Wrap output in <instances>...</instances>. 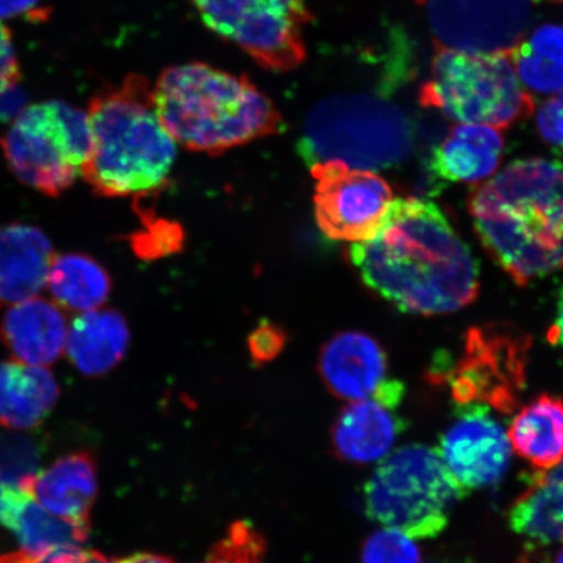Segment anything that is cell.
I'll list each match as a JSON object with an SVG mask.
<instances>
[{
    "instance_id": "cell-1",
    "label": "cell",
    "mask_w": 563,
    "mask_h": 563,
    "mask_svg": "<svg viewBox=\"0 0 563 563\" xmlns=\"http://www.w3.org/2000/svg\"><path fill=\"white\" fill-rule=\"evenodd\" d=\"M350 258L365 285L400 311H460L478 295V266L434 202L393 200L367 241L352 243Z\"/></svg>"
},
{
    "instance_id": "cell-2",
    "label": "cell",
    "mask_w": 563,
    "mask_h": 563,
    "mask_svg": "<svg viewBox=\"0 0 563 563\" xmlns=\"http://www.w3.org/2000/svg\"><path fill=\"white\" fill-rule=\"evenodd\" d=\"M468 209L485 251L518 286L563 269L561 162H512L474 189Z\"/></svg>"
},
{
    "instance_id": "cell-3",
    "label": "cell",
    "mask_w": 563,
    "mask_h": 563,
    "mask_svg": "<svg viewBox=\"0 0 563 563\" xmlns=\"http://www.w3.org/2000/svg\"><path fill=\"white\" fill-rule=\"evenodd\" d=\"M153 102L168 135L188 151L221 154L282 129L276 104L249 77L206 63L165 69Z\"/></svg>"
},
{
    "instance_id": "cell-4",
    "label": "cell",
    "mask_w": 563,
    "mask_h": 563,
    "mask_svg": "<svg viewBox=\"0 0 563 563\" xmlns=\"http://www.w3.org/2000/svg\"><path fill=\"white\" fill-rule=\"evenodd\" d=\"M91 150L82 178L98 196L140 195L164 185L176 157V143L154 109L145 77L130 75L89 103Z\"/></svg>"
},
{
    "instance_id": "cell-5",
    "label": "cell",
    "mask_w": 563,
    "mask_h": 563,
    "mask_svg": "<svg viewBox=\"0 0 563 563\" xmlns=\"http://www.w3.org/2000/svg\"><path fill=\"white\" fill-rule=\"evenodd\" d=\"M413 147L402 109L373 95L327 98L309 114L298 150L308 167L341 161L363 170L399 165Z\"/></svg>"
},
{
    "instance_id": "cell-6",
    "label": "cell",
    "mask_w": 563,
    "mask_h": 563,
    "mask_svg": "<svg viewBox=\"0 0 563 563\" xmlns=\"http://www.w3.org/2000/svg\"><path fill=\"white\" fill-rule=\"evenodd\" d=\"M466 496L439 450L418 443L386 455L364 487L368 518L413 540L438 538Z\"/></svg>"
},
{
    "instance_id": "cell-7",
    "label": "cell",
    "mask_w": 563,
    "mask_h": 563,
    "mask_svg": "<svg viewBox=\"0 0 563 563\" xmlns=\"http://www.w3.org/2000/svg\"><path fill=\"white\" fill-rule=\"evenodd\" d=\"M420 103L463 124L506 129L531 115L534 100L520 84L510 54L464 53L434 47L431 76Z\"/></svg>"
},
{
    "instance_id": "cell-8",
    "label": "cell",
    "mask_w": 563,
    "mask_h": 563,
    "mask_svg": "<svg viewBox=\"0 0 563 563\" xmlns=\"http://www.w3.org/2000/svg\"><path fill=\"white\" fill-rule=\"evenodd\" d=\"M0 145L18 178L58 197L74 185L91 150L87 112L60 101L27 106Z\"/></svg>"
},
{
    "instance_id": "cell-9",
    "label": "cell",
    "mask_w": 563,
    "mask_h": 563,
    "mask_svg": "<svg viewBox=\"0 0 563 563\" xmlns=\"http://www.w3.org/2000/svg\"><path fill=\"white\" fill-rule=\"evenodd\" d=\"M211 32L265 69L287 73L307 59L305 0H191Z\"/></svg>"
},
{
    "instance_id": "cell-10",
    "label": "cell",
    "mask_w": 563,
    "mask_h": 563,
    "mask_svg": "<svg viewBox=\"0 0 563 563\" xmlns=\"http://www.w3.org/2000/svg\"><path fill=\"white\" fill-rule=\"evenodd\" d=\"M530 349L531 336L510 323L471 328L462 355L445 376L456 402L482 404L504 413L516 410Z\"/></svg>"
},
{
    "instance_id": "cell-11",
    "label": "cell",
    "mask_w": 563,
    "mask_h": 563,
    "mask_svg": "<svg viewBox=\"0 0 563 563\" xmlns=\"http://www.w3.org/2000/svg\"><path fill=\"white\" fill-rule=\"evenodd\" d=\"M434 47L464 53L510 54L525 41L531 0H417Z\"/></svg>"
},
{
    "instance_id": "cell-12",
    "label": "cell",
    "mask_w": 563,
    "mask_h": 563,
    "mask_svg": "<svg viewBox=\"0 0 563 563\" xmlns=\"http://www.w3.org/2000/svg\"><path fill=\"white\" fill-rule=\"evenodd\" d=\"M316 181L314 216L320 230L333 241H367L379 228L393 201L382 176L341 161L311 167Z\"/></svg>"
},
{
    "instance_id": "cell-13",
    "label": "cell",
    "mask_w": 563,
    "mask_h": 563,
    "mask_svg": "<svg viewBox=\"0 0 563 563\" xmlns=\"http://www.w3.org/2000/svg\"><path fill=\"white\" fill-rule=\"evenodd\" d=\"M463 406L466 407L443 433L439 453L467 490L492 487L503 481L510 467L508 432L490 417L489 407Z\"/></svg>"
},
{
    "instance_id": "cell-14",
    "label": "cell",
    "mask_w": 563,
    "mask_h": 563,
    "mask_svg": "<svg viewBox=\"0 0 563 563\" xmlns=\"http://www.w3.org/2000/svg\"><path fill=\"white\" fill-rule=\"evenodd\" d=\"M405 394L402 383L386 379L372 397L344 407L332 433L336 456L350 463L368 464L389 455L406 427L397 415Z\"/></svg>"
},
{
    "instance_id": "cell-15",
    "label": "cell",
    "mask_w": 563,
    "mask_h": 563,
    "mask_svg": "<svg viewBox=\"0 0 563 563\" xmlns=\"http://www.w3.org/2000/svg\"><path fill=\"white\" fill-rule=\"evenodd\" d=\"M387 356L375 338L361 332L336 334L322 347L319 371L336 398H369L387 379Z\"/></svg>"
},
{
    "instance_id": "cell-16",
    "label": "cell",
    "mask_w": 563,
    "mask_h": 563,
    "mask_svg": "<svg viewBox=\"0 0 563 563\" xmlns=\"http://www.w3.org/2000/svg\"><path fill=\"white\" fill-rule=\"evenodd\" d=\"M0 523L31 553L80 548L90 533V519L54 516L30 490L10 483L0 484Z\"/></svg>"
},
{
    "instance_id": "cell-17",
    "label": "cell",
    "mask_w": 563,
    "mask_h": 563,
    "mask_svg": "<svg viewBox=\"0 0 563 563\" xmlns=\"http://www.w3.org/2000/svg\"><path fill=\"white\" fill-rule=\"evenodd\" d=\"M68 328L65 314L54 302L31 298L16 302L5 312L0 336L18 362L51 365L66 347Z\"/></svg>"
},
{
    "instance_id": "cell-18",
    "label": "cell",
    "mask_w": 563,
    "mask_h": 563,
    "mask_svg": "<svg viewBox=\"0 0 563 563\" xmlns=\"http://www.w3.org/2000/svg\"><path fill=\"white\" fill-rule=\"evenodd\" d=\"M55 252L44 231L12 223L0 229V300L37 297L47 284Z\"/></svg>"
},
{
    "instance_id": "cell-19",
    "label": "cell",
    "mask_w": 563,
    "mask_h": 563,
    "mask_svg": "<svg viewBox=\"0 0 563 563\" xmlns=\"http://www.w3.org/2000/svg\"><path fill=\"white\" fill-rule=\"evenodd\" d=\"M19 484L54 516L89 519L98 493L96 462L87 452L69 454Z\"/></svg>"
},
{
    "instance_id": "cell-20",
    "label": "cell",
    "mask_w": 563,
    "mask_h": 563,
    "mask_svg": "<svg viewBox=\"0 0 563 563\" xmlns=\"http://www.w3.org/2000/svg\"><path fill=\"white\" fill-rule=\"evenodd\" d=\"M58 398L51 371L18 361L0 363V426L19 431L37 428Z\"/></svg>"
},
{
    "instance_id": "cell-21",
    "label": "cell",
    "mask_w": 563,
    "mask_h": 563,
    "mask_svg": "<svg viewBox=\"0 0 563 563\" xmlns=\"http://www.w3.org/2000/svg\"><path fill=\"white\" fill-rule=\"evenodd\" d=\"M130 329L121 313L89 311L77 316L67 334V356L82 375L103 376L123 361Z\"/></svg>"
},
{
    "instance_id": "cell-22",
    "label": "cell",
    "mask_w": 563,
    "mask_h": 563,
    "mask_svg": "<svg viewBox=\"0 0 563 563\" xmlns=\"http://www.w3.org/2000/svg\"><path fill=\"white\" fill-rule=\"evenodd\" d=\"M504 153V139L495 126L455 125L432 157V170L449 181L475 183L495 174Z\"/></svg>"
},
{
    "instance_id": "cell-23",
    "label": "cell",
    "mask_w": 563,
    "mask_h": 563,
    "mask_svg": "<svg viewBox=\"0 0 563 563\" xmlns=\"http://www.w3.org/2000/svg\"><path fill=\"white\" fill-rule=\"evenodd\" d=\"M511 449L538 471L563 461V399L541 394L520 408L509 431Z\"/></svg>"
},
{
    "instance_id": "cell-24",
    "label": "cell",
    "mask_w": 563,
    "mask_h": 563,
    "mask_svg": "<svg viewBox=\"0 0 563 563\" xmlns=\"http://www.w3.org/2000/svg\"><path fill=\"white\" fill-rule=\"evenodd\" d=\"M46 286L56 305L84 313L103 306L111 291V279L96 260L81 253H66L55 255Z\"/></svg>"
},
{
    "instance_id": "cell-25",
    "label": "cell",
    "mask_w": 563,
    "mask_h": 563,
    "mask_svg": "<svg viewBox=\"0 0 563 563\" xmlns=\"http://www.w3.org/2000/svg\"><path fill=\"white\" fill-rule=\"evenodd\" d=\"M266 543L249 522H236L201 563H265Z\"/></svg>"
},
{
    "instance_id": "cell-26",
    "label": "cell",
    "mask_w": 563,
    "mask_h": 563,
    "mask_svg": "<svg viewBox=\"0 0 563 563\" xmlns=\"http://www.w3.org/2000/svg\"><path fill=\"white\" fill-rule=\"evenodd\" d=\"M510 59L520 84L530 93L555 95L563 90V68L531 52L525 41L514 48Z\"/></svg>"
},
{
    "instance_id": "cell-27",
    "label": "cell",
    "mask_w": 563,
    "mask_h": 563,
    "mask_svg": "<svg viewBox=\"0 0 563 563\" xmlns=\"http://www.w3.org/2000/svg\"><path fill=\"white\" fill-rule=\"evenodd\" d=\"M362 563H421L413 539L394 528L384 527L365 540Z\"/></svg>"
},
{
    "instance_id": "cell-28",
    "label": "cell",
    "mask_w": 563,
    "mask_h": 563,
    "mask_svg": "<svg viewBox=\"0 0 563 563\" xmlns=\"http://www.w3.org/2000/svg\"><path fill=\"white\" fill-rule=\"evenodd\" d=\"M150 232H143L133 236V249L143 257H159L168 255L179 249L181 231L178 224L159 221L147 228Z\"/></svg>"
},
{
    "instance_id": "cell-29",
    "label": "cell",
    "mask_w": 563,
    "mask_h": 563,
    "mask_svg": "<svg viewBox=\"0 0 563 563\" xmlns=\"http://www.w3.org/2000/svg\"><path fill=\"white\" fill-rule=\"evenodd\" d=\"M286 344V334L272 322H264L253 330L249 346L253 362L265 364L276 358Z\"/></svg>"
},
{
    "instance_id": "cell-30",
    "label": "cell",
    "mask_w": 563,
    "mask_h": 563,
    "mask_svg": "<svg viewBox=\"0 0 563 563\" xmlns=\"http://www.w3.org/2000/svg\"><path fill=\"white\" fill-rule=\"evenodd\" d=\"M540 136L553 146L563 147V90L553 95L538 111Z\"/></svg>"
},
{
    "instance_id": "cell-31",
    "label": "cell",
    "mask_w": 563,
    "mask_h": 563,
    "mask_svg": "<svg viewBox=\"0 0 563 563\" xmlns=\"http://www.w3.org/2000/svg\"><path fill=\"white\" fill-rule=\"evenodd\" d=\"M525 44L541 58L563 68V26L541 25Z\"/></svg>"
},
{
    "instance_id": "cell-32",
    "label": "cell",
    "mask_w": 563,
    "mask_h": 563,
    "mask_svg": "<svg viewBox=\"0 0 563 563\" xmlns=\"http://www.w3.org/2000/svg\"><path fill=\"white\" fill-rule=\"evenodd\" d=\"M21 68L13 45L12 32L0 20V91L19 86Z\"/></svg>"
},
{
    "instance_id": "cell-33",
    "label": "cell",
    "mask_w": 563,
    "mask_h": 563,
    "mask_svg": "<svg viewBox=\"0 0 563 563\" xmlns=\"http://www.w3.org/2000/svg\"><path fill=\"white\" fill-rule=\"evenodd\" d=\"M41 0H0V20L24 16L31 20H44L46 13L40 7Z\"/></svg>"
},
{
    "instance_id": "cell-34",
    "label": "cell",
    "mask_w": 563,
    "mask_h": 563,
    "mask_svg": "<svg viewBox=\"0 0 563 563\" xmlns=\"http://www.w3.org/2000/svg\"><path fill=\"white\" fill-rule=\"evenodd\" d=\"M26 95L20 86L0 91V122H10L25 109Z\"/></svg>"
},
{
    "instance_id": "cell-35",
    "label": "cell",
    "mask_w": 563,
    "mask_h": 563,
    "mask_svg": "<svg viewBox=\"0 0 563 563\" xmlns=\"http://www.w3.org/2000/svg\"><path fill=\"white\" fill-rule=\"evenodd\" d=\"M51 563H115L93 551H82L80 548L58 549L48 554Z\"/></svg>"
},
{
    "instance_id": "cell-36",
    "label": "cell",
    "mask_w": 563,
    "mask_h": 563,
    "mask_svg": "<svg viewBox=\"0 0 563 563\" xmlns=\"http://www.w3.org/2000/svg\"><path fill=\"white\" fill-rule=\"evenodd\" d=\"M548 340L554 346L563 350V287L559 297L558 314L551 329H549Z\"/></svg>"
},
{
    "instance_id": "cell-37",
    "label": "cell",
    "mask_w": 563,
    "mask_h": 563,
    "mask_svg": "<svg viewBox=\"0 0 563 563\" xmlns=\"http://www.w3.org/2000/svg\"><path fill=\"white\" fill-rule=\"evenodd\" d=\"M115 563H175L173 560L165 558V555L152 553H136L122 560H114Z\"/></svg>"
},
{
    "instance_id": "cell-38",
    "label": "cell",
    "mask_w": 563,
    "mask_h": 563,
    "mask_svg": "<svg viewBox=\"0 0 563 563\" xmlns=\"http://www.w3.org/2000/svg\"><path fill=\"white\" fill-rule=\"evenodd\" d=\"M553 563H563V548L560 549L558 555H555Z\"/></svg>"
},
{
    "instance_id": "cell-39",
    "label": "cell",
    "mask_w": 563,
    "mask_h": 563,
    "mask_svg": "<svg viewBox=\"0 0 563 563\" xmlns=\"http://www.w3.org/2000/svg\"><path fill=\"white\" fill-rule=\"evenodd\" d=\"M548 2H563V0H548Z\"/></svg>"
}]
</instances>
